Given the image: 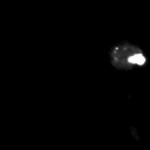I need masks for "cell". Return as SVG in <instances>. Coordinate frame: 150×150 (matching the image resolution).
Instances as JSON below:
<instances>
[{
	"label": "cell",
	"instance_id": "cell-1",
	"mask_svg": "<svg viewBox=\"0 0 150 150\" xmlns=\"http://www.w3.org/2000/svg\"><path fill=\"white\" fill-rule=\"evenodd\" d=\"M110 62L116 69L130 70L136 67H143L146 63V56L139 47L124 41L111 48Z\"/></svg>",
	"mask_w": 150,
	"mask_h": 150
}]
</instances>
